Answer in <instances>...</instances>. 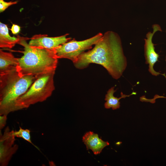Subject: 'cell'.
<instances>
[{"mask_svg": "<svg viewBox=\"0 0 166 166\" xmlns=\"http://www.w3.org/2000/svg\"><path fill=\"white\" fill-rule=\"evenodd\" d=\"M0 129H2L5 126L7 120L6 115H0Z\"/></svg>", "mask_w": 166, "mask_h": 166, "instance_id": "cell-15", "label": "cell"}, {"mask_svg": "<svg viewBox=\"0 0 166 166\" xmlns=\"http://www.w3.org/2000/svg\"><path fill=\"white\" fill-rule=\"evenodd\" d=\"M94 45L93 49L80 55L73 63L75 67L83 69L90 64H98L105 68L113 78H120L126 68L127 62L118 34L107 31Z\"/></svg>", "mask_w": 166, "mask_h": 166, "instance_id": "cell-1", "label": "cell"}, {"mask_svg": "<svg viewBox=\"0 0 166 166\" xmlns=\"http://www.w3.org/2000/svg\"><path fill=\"white\" fill-rule=\"evenodd\" d=\"M30 131L28 129H23L21 127L17 131H14V134L15 137L22 138L31 143L37 148H38L32 143L31 139Z\"/></svg>", "mask_w": 166, "mask_h": 166, "instance_id": "cell-13", "label": "cell"}, {"mask_svg": "<svg viewBox=\"0 0 166 166\" xmlns=\"http://www.w3.org/2000/svg\"><path fill=\"white\" fill-rule=\"evenodd\" d=\"M18 63L19 58H15L11 53L0 50V74L16 69Z\"/></svg>", "mask_w": 166, "mask_h": 166, "instance_id": "cell-10", "label": "cell"}, {"mask_svg": "<svg viewBox=\"0 0 166 166\" xmlns=\"http://www.w3.org/2000/svg\"><path fill=\"white\" fill-rule=\"evenodd\" d=\"M20 29L21 28L19 26L14 24H13L10 30L13 34H16L19 32L20 31Z\"/></svg>", "mask_w": 166, "mask_h": 166, "instance_id": "cell-16", "label": "cell"}, {"mask_svg": "<svg viewBox=\"0 0 166 166\" xmlns=\"http://www.w3.org/2000/svg\"><path fill=\"white\" fill-rule=\"evenodd\" d=\"M68 34L54 37H49L46 35L37 34L31 38L29 44L32 46L42 47L50 49H55L59 45L69 41L70 38L67 37Z\"/></svg>", "mask_w": 166, "mask_h": 166, "instance_id": "cell-8", "label": "cell"}, {"mask_svg": "<svg viewBox=\"0 0 166 166\" xmlns=\"http://www.w3.org/2000/svg\"><path fill=\"white\" fill-rule=\"evenodd\" d=\"M18 1L6 2L4 0H0V12L4 11L9 6L18 3Z\"/></svg>", "mask_w": 166, "mask_h": 166, "instance_id": "cell-14", "label": "cell"}, {"mask_svg": "<svg viewBox=\"0 0 166 166\" xmlns=\"http://www.w3.org/2000/svg\"><path fill=\"white\" fill-rule=\"evenodd\" d=\"M165 61H166V56L165 57Z\"/></svg>", "mask_w": 166, "mask_h": 166, "instance_id": "cell-17", "label": "cell"}, {"mask_svg": "<svg viewBox=\"0 0 166 166\" xmlns=\"http://www.w3.org/2000/svg\"><path fill=\"white\" fill-rule=\"evenodd\" d=\"M114 87H113L109 89L105 95V100L106 102L104 106L105 108L109 109L111 108L113 110L119 109L120 106V100L122 98H125L126 97H129L132 95L135 94L136 93L132 92L131 94L127 95L124 94L122 92L121 93V97L117 98L115 97L113 94L116 92Z\"/></svg>", "mask_w": 166, "mask_h": 166, "instance_id": "cell-12", "label": "cell"}, {"mask_svg": "<svg viewBox=\"0 0 166 166\" xmlns=\"http://www.w3.org/2000/svg\"><path fill=\"white\" fill-rule=\"evenodd\" d=\"M55 71L38 77L27 90L17 100V110L27 108L31 105L45 101L55 89L53 77Z\"/></svg>", "mask_w": 166, "mask_h": 166, "instance_id": "cell-4", "label": "cell"}, {"mask_svg": "<svg viewBox=\"0 0 166 166\" xmlns=\"http://www.w3.org/2000/svg\"><path fill=\"white\" fill-rule=\"evenodd\" d=\"M82 141L87 150H91L95 155L100 153L105 147L109 144L108 142L103 141L97 134L91 131L85 134L83 136Z\"/></svg>", "mask_w": 166, "mask_h": 166, "instance_id": "cell-9", "label": "cell"}, {"mask_svg": "<svg viewBox=\"0 0 166 166\" xmlns=\"http://www.w3.org/2000/svg\"><path fill=\"white\" fill-rule=\"evenodd\" d=\"M19 38L11 37L9 35L7 25L0 22V47L11 49L18 43Z\"/></svg>", "mask_w": 166, "mask_h": 166, "instance_id": "cell-11", "label": "cell"}, {"mask_svg": "<svg viewBox=\"0 0 166 166\" xmlns=\"http://www.w3.org/2000/svg\"><path fill=\"white\" fill-rule=\"evenodd\" d=\"M37 78L32 75H22L17 68L0 74V115H7L17 111V100Z\"/></svg>", "mask_w": 166, "mask_h": 166, "instance_id": "cell-3", "label": "cell"}, {"mask_svg": "<svg viewBox=\"0 0 166 166\" xmlns=\"http://www.w3.org/2000/svg\"><path fill=\"white\" fill-rule=\"evenodd\" d=\"M103 35L101 33H99L93 37L84 40H73L69 41L55 49L56 56L58 58L69 59L73 63L85 50L91 49Z\"/></svg>", "mask_w": 166, "mask_h": 166, "instance_id": "cell-5", "label": "cell"}, {"mask_svg": "<svg viewBox=\"0 0 166 166\" xmlns=\"http://www.w3.org/2000/svg\"><path fill=\"white\" fill-rule=\"evenodd\" d=\"M14 131L8 127L5 130L3 135H0V165L7 166L13 155L18 148V145L14 144L15 136Z\"/></svg>", "mask_w": 166, "mask_h": 166, "instance_id": "cell-6", "label": "cell"}, {"mask_svg": "<svg viewBox=\"0 0 166 166\" xmlns=\"http://www.w3.org/2000/svg\"><path fill=\"white\" fill-rule=\"evenodd\" d=\"M18 44L24 47L23 55L19 58L17 70L22 75H32L38 77L55 71L58 62L55 49L32 46L26 42L27 38L18 36Z\"/></svg>", "mask_w": 166, "mask_h": 166, "instance_id": "cell-2", "label": "cell"}, {"mask_svg": "<svg viewBox=\"0 0 166 166\" xmlns=\"http://www.w3.org/2000/svg\"><path fill=\"white\" fill-rule=\"evenodd\" d=\"M153 31L149 32L146 34L144 39V53L145 63L148 65V71L153 76H157L162 74L156 72L153 69L155 63L158 61V54L156 52L152 39L154 34L157 31H161L160 26L156 24L152 26Z\"/></svg>", "mask_w": 166, "mask_h": 166, "instance_id": "cell-7", "label": "cell"}]
</instances>
